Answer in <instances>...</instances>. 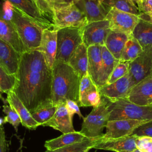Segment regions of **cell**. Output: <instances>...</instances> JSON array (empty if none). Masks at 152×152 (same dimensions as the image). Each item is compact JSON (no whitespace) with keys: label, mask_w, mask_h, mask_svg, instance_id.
I'll return each mask as SVG.
<instances>
[{"label":"cell","mask_w":152,"mask_h":152,"mask_svg":"<svg viewBox=\"0 0 152 152\" xmlns=\"http://www.w3.org/2000/svg\"><path fill=\"white\" fill-rule=\"evenodd\" d=\"M135 85L134 81L128 73L114 83L99 88V91L101 96L106 98L110 102H114L121 99H126Z\"/></svg>","instance_id":"cell-12"},{"label":"cell","mask_w":152,"mask_h":152,"mask_svg":"<svg viewBox=\"0 0 152 152\" xmlns=\"http://www.w3.org/2000/svg\"><path fill=\"white\" fill-rule=\"evenodd\" d=\"M15 83V76L9 74L0 65V87L1 92L7 94L13 90Z\"/></svg>","instance_id":"cell-33"},{"label":"cell","mask_w":152,"mask_h":152,"mask_svg":"<svg viewBox=\"0 0 152 152\" xmlns=\"http://www.w3.org/2000/svg\"><path fill=\"white\" fill-rule=\"evenodd\" d=\"M0 39L11 46L18 53L22 54L26 51L11 21L5 19L0 7Z\"/></svg>","instance_id":"cell-20"},{"label":"cell","mask_w":152,"mask_h":152,"mask_svg":"<svg viewBox=\"0 0 152 152\" xmlns=\"http://www.w3.org/2000/svg\"><path fill=\"white\" fill-rule=\"evenodd\" d=\"M131 36L124 33L110 31L106 37L104 46L116 59L120 61L125 45Z\"/></svg>","instance_id":"cell-26"},{"label":"cell","mask_w":152,"mask_h":152,"mask_svg":"<svg viewBox=\"0 0 152 152\" xmlns=\"http://www.w3.org/2000/svg\"><path fill=\"white\" fill-rule=\"evenodd\" d=\"M129 62H121L120 61L119 64L116 65L115 69L113 70L112 74H110L107 84H112L122 78L126 74L128 73V68H129Z\"/></svg>","instance_id":"cell-36"},{"label":"cell","mask_w":152,"mask_h":152,"mask_svg":"<svg viewBox=\"0 0 152 152\" xmlns=\"http://www.w3.org/2000/svg\"><path fill=\"white\" fill-rule=\"evenodd\" d=\"M101 102L99 105L94 107L91 112L83 119L81 129L80 131L85 137L91 139L101 137L103 128L109 121L110 110L109 100L101 96Z\"/></svg>","instance_id":"cell-4"},{"label":"cell","mask_w":152,"mask_h":152,"mask_svg":"<svg viewBox=\"0 0 152 152\" xmlns=\"http://www.w3.org/2000/svg\"><path fill=\"white\" fill-rule=\"evenodd\" d=\"M4 126L0 127V152H7V143Z\"/></svg>","instance_id":"cell-42"},{"label":"cell","mask_w":152,"mask_h":152,"mask_svg":"<svg viewBox=\"0 0 152 152\" xmlns=\"http://www.w3.org/2000/svg\"><path fill=\"white\" fill-rule=\"evenodd\" d=\"M3 124H4V119H2V118L0 117V127L3 126Z\"/></svg>","instance_id":"cell-47"},{"label":"cell","mask_w":152,"mask_h":152,"mask_svg":"<svg viewBox=\"0 0 152 152\" xmlns=\"http://www.w3.org/2000/svg\"><path fill=\"white\" fill-rule=\"evenodd\" d=\"M152 71V46L143 49L140 55L129 62L128 74L135 84L151 75Z\"/></svg>","instance_id":"cell-10"},{"label":"cell","mask_w":152,"mask_h":152,"mask_svg":"<svg viewBox=\"0 0 152 152\" xmlns=\"http://www.w3.org/2000/svg\"><path fill=\"white\" fill-rule=\"evenodd\" d=\"M57 30L44 29L40 46L37 50L42 52L48 66L52 69L56 53Z\"/></svg>","instance_id":"cell-17"},{"label":"cell","mask_w":152,"mask_h":152,"mask_svg":"<svg viewBox=\"0 0 152 152\" xmlns=\"http://www.w3.org/2000/svg\"><path fill=\"white\" fill-rule=\"evenodd\" d=\"M83 29L65 27L57 30V48L55 62L68 63L71 56L83 43Z\"/></svg>","instance_id":"cell-6"},{"label":"cell","mask_w":152,"mask_h":152,"mask_svg":"<svg viewBox=\"0 0 152 152\" xmlns=\"http://www.w3.org/2000/svg\"><path fill=\"white\" fill-rule=\"evenodd\" d=\"M132 36L139 42L142 49L152 46V24L140 19Z\"/></svg>","instance_id":"cell-28"},{"label":"cell","mask_w":152,"mask_h":152,"mask_svg":"<svg viewBox=\"0 0 152 152\" xmlns=\"http://www.w3.org/2000/svg\"><path fill=\"white\" fill-rule=\"evenodd\" d=\"M150 121L118 119L109 120L106 126V133L100 137L102 139H113L129 136L135 129Z\"/></svg>","instance_id":"cell-11"},{"label":"cell","mask_w":152,"mask_h":152,"mask_svg":"<svg viewBox=\"0 0 152 152\" xmlns=\"http://www.w3.org/2000/svg\"><path fill=\"white\" fill-rule=\"evenodd\" d=\"M106 20L109 22L111 31L132 35L140 18L138 15L111 8L106 16Z\"/></svg>","instance_id":"cell-8"},{"label":"cell","mask_w":152,"mask_h":152,"mask_svg":"<svg viewBox=\"0 0 152 152\" xmlns=\"http://www.w3.org/2000/svg\"><path fill=\"white\" fill-rule=\"evenodd\" d=\"M132 134L139 137H152V121H150L134 130Z\"/></svg>","instance_id":"cell-38"},{"label":"cell","mask_w":152,"mask_h":152,"mask_svg":"<svg viewBox=\"0 0 152 152\" xmlns=\"http://www.w3.org/2000/svg\"><path fill=\"white\" fill-rule=\"evenodd\" d=\"M143 49L139 42L131 36L126 42L121 53L120 61L131 62L142 52Z\"/></svg>","instance_id":"cell-29"},{"label":"cell","mask_w":152,"mask_h":152,"mask_svg":"<svg viewBox=\"0 0 152 152\" xmlns=\"http://www.w3.org/2000/svg\"><path fill=\"white\" fill-rule=\"evenodd\" d=\"M2 92H1V87H0V99L4 102V104H7L8 103H7V100H6V99H4V97L2 96Z\"/></svg>","instance_id":"cell-45"},{"label":"cell","mask_w":152,"mask_h":152,"mask_svg":"<svg viewBox=\"0 0 152 152\" xmlns=\"http://www.w3.org/2000/svg\"><path fill=\"white\" fill-rule=\"evenodd\" d=\"M138 137L134 134L113 139H102L100 137L96 140L93 148L115 152H131L137 148V141Z\"/></svg>","instance_id":"cell-13"},{"label":"cell","mask_w":152,"mask_h":152,"mask_svg":"<svg viewBox=\"0 0 152 152\" xmlns=\"http://www.w3.org/2000/svg\"><path fill=\"white\" fill-rule=\"evenodd\" d=\"M65 106L69 116L72 118H73V116L75 114H77L80 118L84 119V117L81 113V111L80 110V106L76 102L71 100H68L65 102Z\"/></svg>","instance_id":"cell-39"},{"label":"cell","mask_w":152,"mask_h":152,"mask_svg":"<svg viewBox=\"0 0 152 152\" xmlns=\"http://www.w3.org/2000/svg\"><path fill=\"white\" fill-rule=\"evenodd\" d=\"M102 1L110 9L115 8L135 15L140 14L138 7L131 0H103Z\"/></svg>","instance_id":"cell-30"},{"label":"cell","mask_w":152,"mask_h":152,"mask_svg":"<svg viewBox=\"0 0 152 152\" xmlns=\"http://www.w3.org/2000/svg\"><path fill=\"white\" fill-rule=\"evenodd\" d=\"M81 78L68 63L55 62L52 68V102L58 106L71 100L79 103Z\"/></svg>","instance_id":"cell-2"},{"label":"cell","mask_w":152,"mask_h":152,"mask_svg":"<svg viewBox=\"0 0 152 152\" xmlns=\"http://www.w3.org/2000/svg\"><path fill=\"white\" fill-rule=\"evenodd\" d=\"M132 2H134L138 8V7L141 5L142 0H131Z\"/></svg>","instance_id":"cell-46"},{"label":"cell","mask_w":152,"mask_h":152,"mask_svg":"<svg viewBox=\"0 0 152 152\" xmlns=\"http://www.w3.org/2000/svg\"><path fill=\"white\" fill-rule=\"evenodd\" d=\"M56 109L57 106L52 104L37 109L31 113V115L39 126H43L45 123L53 117Z\"/></svg>","instance_id":"cell-31"},{"label":"cell","mask_w":152,"mask_h":152,"mask_svg":"<svg viewBox=\"0 0 152 152\" xmlns=\"http://www.w3.org/2000/svg\"><path fill=\"white\" fill-rule=\"evenodd\" d=\"M11 22L17 32L26 51L39 48L43 28L23 13L14 9Z\"/></svg>","instance_id":"cell-3"},{"label":"cell","mask_w":152,"mask_h":152,"mask_svg":"<svg viewBox=\"0 0 152 152\" xmlns=\"http://www.w3.org/2000/svg\"><path fill=\"white\" fill-rule=\"evenodd\" d=\"M137 147L143 152H152V137H139L137 141Z\"/></svg>","instance_id":"cell-37"},{"label":"cell","mask_w":152,"mask_h":152,"mask_svg":"<svg viewBox=\"0 0 152 152\" xmlns=\"http://www.w3.org/2000/svg\"><path fill=\"white\" fill-rule=\"evenodd\" d=\"M144 21H147V22H148V23L152 24V20H144Z\"/></svg>","instance_id":"cell-49"},{"label":"cell","mask_w":152,"mask_h":152,"mask_svg":"<svg viewBox=\"0 0 152 152\" xmlns=\"http://www.w3.org/2000/svg\"><path fill=\"white\" fill-rule=\"evenodd\" d=\"M140 13L150 16L152 15V0L142 1L141 5L138 7Z\"/></svg>","instance_id":"cell-41"},{"label":"cell","mask_w":152,"mask_h":152,"mask_svg":"<svg viewBox=\"0 0 152 152\" xmlns=\"http://www.w3.org/2000/svg\"><path fill=\"white\" fill-rule=\"evenodd\" d=\"M52 8L56 6L66 5L74 4L75 0H45Z\"/></svg>","instance_id":"cell-43"},{"label":"cell","mask_w":152,"mask_h":152,"mask_svg":"<svg viewBox=\"0 0 152 152\" xmlns=\"http://www.w3.org/2000/svg\"><path fill=\"white\" fill-rule=\"evenodd\" d=\"M14 9L15 7L9 1H4L1 6V10L4 17L8 20L11 21L13 17Z\"/></svg>","instance_id":"cell-40"},{"label":"cell","mask_w":152,"mask_h":152,"mask_svg":"<svg viewBox=\"0 0 152 152\" xmlns=\"http://www.w3.org/2000/svg\"><path fill=\"white\" fill-rule=\"evenodd\" d=\"M151 106H152V104H151Z\"/></svg>","instance_id":"cell-51"},{"label":"cell","mask_w":152,"mask_h":152,"mask_svg":"<svg viewBox=\"0 0 152 152\" xmlns=\"http://www.w3.org/2000/svg\"><path fill=\"white\" fill-rule=\"evenodd\" d=\"M101 1H103V0H101Z\"/></svg>","instance_id":"cell-53"},{"label":"cell","mask_w":152,"mask_h":152,"mask_svg":"<svg viewBox=\"0 0 152 152\" xmlns=\"http://www.w3.org/2000/svg\"><path fill=\"white\" fill-rule=\"evenodd\" d=\"M142 1H144V0H142Z\"/></svg>","instance_id":"cell-54"},{"label":"cell","mask_w":152,"mask_h":152,"mask_svg":"<svg viewBox=\"0 0 152 152\" xmlns=\"http://www.w3.org/2000/svg\"><path fill=\"white\" fill-rule=\"evenodd\" d=\"M102 65L101 74L97 85L98 88L107 84V80L113 70L120 62L119 60L116 59L110 53L104 46H102Z\"/></svg>","instance_id":"cell-27"},{"label":"cell","mask_w":152,"mask_h":152,"mask_svg":"<svg viewBox=\"0 0 152 152\" xmlns=\"http://www.w3.org/2000/svg\"><path fill=\"white\" fill-rule=\"evenodd\" d=\"M97 139L88 138L87 140L80 142L60 148L55 150H46L45 152H86L93 148Z\"/></svg>","instance_id":"cell-32"},{"label":"cell","mask_w":152,"mask_h":152,"mask_svg":"<svg viewBox=\"0 0 152 152\" xmlns=\"http://www.w3.org/2000/svg\"><path fill=\"white\" fill-rule=\"evenodd\" d=\"M13 91L27 109L33 112L52 104V69L42 52L27 50L21 55Z\"/></svg>","instance_id":"cell-1"},{"label":"cell","mask_w":152,"mask_h":152,"mask_svg":"<svg viewBox=\"0 0 152 152\" xmlns=\"http://www.w3.org/2000/svg\"><path fill=\"white\" fill-rule=\"evenodd\" d=\"M21 55L11 46L0 39V65L9 74L15 75Z\"/></svg>","instance_id":"cell-19"},{"label":"cell","mask_w":152,"mask_h":152,"mask_svg":"<svg viewBox=\"0 0 152 152\" xmlns=\"http://www.w3.org/2000/svg\"><path fill=\"white\" fill-rule=\"evenodd\" d=\"M151 75L152 76V71H151Z\"/></svg>","instance_id":"cell-50"},{"label":"cell","mask_w":152,"mask_h":152,"mask_svg":"<svg viewBox=\"0 0 152 152\" xmlns=\"http://www.w3.org/2000/svg\"><path fill=\"white\" fill-rule=\"evenodd\" d=\"M110 31L109 22L107 20L88 23L83 29V43L87 48L93 45L104 46Z\"/></svg>","instance_id":"cell-9"},{"label":"cell","mask_w":152,"mask_h":152,"mask_svg":"<svg viewBox=\"0 0 152 152\" xmlns=\"http://www.w3.org/2000/svg\"><path fill=\"white\" fill-rule=\"evenodd\" d=\"M139 18L141 20H152V15L150 16L147 15L146 14H142V13H140V14L138 15Z\"/></svg>","instance_id":"cell-44"},{"label":"cell","mask_w":152,"mask_h":152,"mask_svg":"<svg viewBox=\"0 0 152 152\" xmlns=\"http://www.w3.org/2000/svg\"><path fill=\"white\" fill-rule=\"evenodd\" d=\"M44 18L54 26V14L52 8L45 0H32Z\"/></svg>","instance_id":"cell-35"},{"label":"cell","mask_w":152,"mask_h":152,"mask_svg":"<svg viewBox=\"0 0 152 152\" xmlns=\"http://www.w3.org/2000/svg\"><path fill=\"white\" fill-rule=\"evenodd\" d=\"M7 95L6 100L7 103L18 113L23 126L28 129H36L39 126L38 124L33 118L31 112L27 109L13 91H10Z\"/></svg>","instance_id":"cell-22"},{"label":"cell","mask_w":152,"mask_h":152,"mask_svg":"<svg viewBox=\"0 0 152 152\" xmlns=\"http://www.w3.org/2000/svg\"><path fill=\"white\" fill-rule=\"evenodd\" d=\"M80 131H75L67 134H62L61 136L45 141V147L46 150L52 151L60 148L69 146L77 142L87 140Z\"/></svg>","instance_id":"cell-24"},{"label":"cell","mask_w":152,"mask_h":152,"mask_svg":"<svg viewBox=\"0 0 152 152\" xmlns=\"http://www.w3.org/2000/svg\"><path fill=\"white\" fill-rule=\"evenodd\" d=\"M2 112L6 115L4 118V124L9 123L14 127L15 130L17 131L18 126L21 124V121L16 111L7 103L4 104L2 106Z\"/></svg>","instance_id":"cell-34"},{"label":"cell","mask_w":152,"mask_h":152,"mask_svg":"<svg viewBox=\"0 0 152 152\" xmlns=\"http://www.w3.org/2000/svg\"><path fill=\"white\" fill-rule=\"evenodd\" d=\"M6 1V0H4ZM17 10L23 13L28 18L36 23L43 29H55V26L46 20L41 15L38 8L32 0H7Z\"/></svg>","instance_id":"cell-18"},{"label":"cell","mask_w":152,"mask_h":152,"mask_svg":"<svg viewBox=\"0 0 152 152\" xmlns=\"http://www.w3.org/2000/svg\"><path fill=\"white\" fill-rule=\"evenodd\" d=\"M74 4L84 13L88 23L106 20L110 10L101 0H75Z\"/></svg>","instance_id":"cell-14"},{"label":"cell","mask_w":152,"mask_h":152,"mask_svg":"<svg viewBox=\"0 0 152 152\" xmlns=\"http://www.w3.org/2000/svg\"><path fill=\"white\" fill-rule=\"evenodd\" d=\"M108 107L110 112L109 120L152 121V106H140L127 99H121L114 102L109 100Z\"/></svg>","instance_id":"cell-5"},{"label":"cell","mask_w":152,"mask_h":152,"mask_svg":"<svg viewBox=\"0 0 152 152\" xmlns=\"http://www.w3.org/2000/svg\"><path fill=\"white\" fill-rule=\"evenodd\" d=\"M87 53L88 74L97 87L102 65V46H90L87 48Z\"/></svg>","instance_id":"cell-23"},{"label":"cell","mask_w":152,"mask_h":152,"mask_svg":"<svg viewBox=\"0 0 152 152\" xmlns=\"http://www.w3.org/2000/svg\"><path fill=\"white\" fill-rule=\"evenodd\" d=\"M68 64L81 78L88 74L87 48L83 43L75 50Z\"/></svg>","instance_id":"cell-25"},{"label":"cell","mask_w":152,"mask_h":152,"mask_svg":"<svg viewBox=\"0 0 152 152\" xmlns=\"http://www.w3.org/2000/svg\"><path fill=\"white\" fill-rule=\"evenodd\" d=\"M55 29L65 27L83 28L88 23L84 14L74 4L53 7Z\"/></svg>","instance_id":"cell-7"},{"label":"cell","mask_w":152,"mask_h":152,"mask_svg":"<svg viewBox=\"0 0 152 152\" xmlns=\"http://www.w3.org/2000/svg\"><path fill=\"white\" fill-rule=\"evenodd\" d=\"M86 152H88V151H86Z\"/></svg>","instance_id":"cell-52"},{"label":"cell","mask_w":152,"mask_h":152,"mask_svg":"<svg viewBox=\"0 0 152 152\" xmlns=\"http://www.w3.org/2000/svg\"><path fill=\"white\" fill-rule=\"evenodd\" d=\"M131 102L140 106L152 104V76L150 75L135 84L131 90L127 98Z\"/></svg>","instance_id":"cell-16"},{"label":"cell","mask_w":152,"mask_h":152,"mask_svg":"<svg viewBox=\"0 0 152 152\" xmlns=\"http://www.w3.org/2000/svg\"><path fill=\"white\" fill-rule=\"evenodd\" d=\"M43 126H50L54 129L59 131L62 134L75 132L72 124V118L69 116L65 103L57 106V109L53 117Z\"/></svg>","instance_id":"cell-21"},{"label":"cell","mask_w":152,"mask_h":152,"mask_svg":"<svg viewBox=\"0 0 152 152\" xmlns=\"http://www.w3.org/2000/svg\"><path fill=\"white\" fill-rule=\"evenodd\" d=\"M99 88L87 74L81 78L79 91V106L96 107L101 102Z\"/></svg>","instance_id":"cell-15"},{"label":"cell","mask_w":152,"mask_h":152,"mask_svg":"<svg viewBox=\"0 0 152 152\" xmlns=\"http://www.w3.org/2000/svg\"><path fill=\"white\" fill-rule=\"evenodd\" d=\"M131 152H143V151H142L140 149L137 148H135V150H134L133 151H132Z\"/></svg>","instance_id":"cell-48"}]
</instances>
